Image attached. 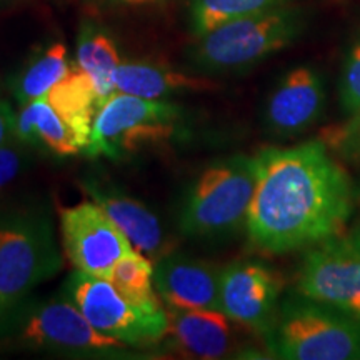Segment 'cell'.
I'll use <instances>...</instances> for the list:
<instances>
[{"instance_id":"1","label":"cell","mask_w":360,"mask_h":360,"mask_svg":"<svg viewBox=\"0 0 360 360\" xmlns=\"http://www.w3.org/2000/svg\"><path fill=\"white\" fill-rule=\"evenodd\" d=\"M257 184L247 215V236L270 255L339 237L354 209L347 172L323 141L270 147L255 155Z\"/></svg>"},{"instance_id":"2","label":"cell","mask_w":360,"mask_h":360,"mask_svg":"<svg viewBox=\"0 0 360 360\" xmlns=\"http://www.w3.org/2000/svg\"><path fill=\"white\" fill-rule=\"evenodd\" d=\"M304 29L302 11L289 4L210 30L195 39L188 60L193 69L204 74H237L289 47Z\"/></svg>"},{"instance_id":"3","label":"cell","mask_w":360,"mask_h":360,"mask_svg":"<svg viewBox=\"0 0 360 360\" xmlns=\"http://www.w3.org/2000/svg\"><path fill=\"white\" fill-rule=\"evenodd\" d=\"M60 269L51 215L39 209L0 212V323Z\"/></svg>"},{"instance_id":"4","label":"cell","mask_w":360,"mask_h":360,"mask_svg":"<svg viewBox=\"0 0 360 360\" xmlns=\"http://www.w3.org/2000/svg\"><path fill=\"white\" fill-rule=\"evenodd\" d=\"M257 184L255 155H231L210 164L179 212V231L188 238H222L244 227Z\"/></svg>"},{"instance_id":"5","label":"cell","mask_w":360,"mask_h":360,"mask_svg":"<svg viewBox=\"0 0 360 360\" xmlns=\"http://www.w3.org/2000/svg\"><path fill=\"white\" fill-rule=\"evenodd\" d=\"M0 344L72 355H114L127 344L94 328L65 294L25 299L0 323Z\"/></svg>"},{"instance_id":"6","label":"cell","mask_w":360,"mask_h":360,"mask_svg":"<svg viewBox=\"0 0 360 360\" xmlns=\"http://www.w3.org/2000/svg\"><path fill=\"white\" fill-rule=\"evenodd\" d=\"M265 342L278 359L359 360L360 319L297 292L278 305Z\"/></svg>"},{"instance_id":"7","label":"cell","mask_w":360,"mask_h":360,"mask_svg":"<svg viewBox=\"0 0 360 360\" xmlns=\"http://www.w3.org/2000/svg\"><path fill=\"white\" fill-rule=\"evenodd\" d=\"M182 114V107L174 102L110 94L98 107L84 154L115 160L142 147L167 142L179 132Z\"/></svg>"},{"instance_id":"8","label":"cell","mask_w":360,"mask_h":360,"mask_svg":"<svg viewBox=\"0 0 360 360\" xmlns=\"http://www.w3.org/2000/svg\"><path fill=\"white\" fill-rule=\"evenodd\" d=\"M65 294L94 328L127 345H148L164 340L169 317L164 309H143L125 299L109 278L74 270Z\"/></svg>"},{"instance_id":"9","label":"cell","mask_w":360,"mask_h":360,"mask_svg":"<svg viewBox=\"0 0 360 360\" xmlns=\"http://www.w3.org/2000/svg\"><path fill=\"white\" fill-rule=\"evenodd\" d=\"M297 292L360 319V247L350 237L312 245L299 269Z\"/></svg>"},{"instance_id":"10","label":"cell","mask_w":360,"mask_h":360,"mask_svg":"<svg viewBox=\"0 0 360 360\" xmlns=\"http://www.w3.org/2000/svg\"><path fill=\"white\" fill-rule=\"evenodd\" d=\"M65 257L74 270L110 278L115 264L134 252V245L92 199L60 210Z\"/></svg>"},{"instance_id":"11","label":"cell","mask_w":360,"mask_h":360,"mask_svg":"<svg viewBox=\"0 0 360 360\" xmlns=\"http://www.w3.org/2000/svg\"><path fill=\"white\" fill-rule=\"evenodd\" d=\"M281 289V278L269 265L238 260L220 270V309L232 322L267 337Z\"/></svg>"},{"instance_id":"12","label":"cell","mask_w":360,"mask_h":360,"mask_svg":"<svg viewBox=\"0 0 360 360\" xmlns=\"http://www.w3.org/2000/svg\"><path fill=\"white\" fill-rule=\"evenodd\" d=\"M326 103V80L321 72L309 65L295 67L278 80L265 102V129L277 137L302 134L321 119Z\"/></svg>"},{"instance_id":"13","label":"cell","mask_w":360,"mask_h":360,"mask_svg":"<svg viewBox=\"0 0 360 360\" xmlns=\"http://www.w3.org/2000/svg\"><path fill=\"white\" fill-rule=\"evenodd\" d=\"M82 191L109 215L112 222L129 238L135 250L152 262L174 250V240L154 210L132 199L119 188L98 179H85Z\"/></svg>"},{"instance_id":"14","label":"cell","mask_w":360,"mask_h":360,"mask_svg":"<svg viewBox=\"0 0 360 360\" xmlns=\"http://www.w3.org/2000/svg\"><path fill=\"white\" fill-rule=\"evenodd\" d=\"M154 285L169 309H220V272L204 260L169 252L154 262Z\"/></svg>"},{"instance_id":"15","label":"cell","mask_w":360,"mask_h":360,"mask_svg":"<svg viewBox=\"0 0 360 360\" xmlns=\"http://www.w3.org/2000/svg\"><path fill=\"white\" fill-rule=\"evenodd\" d=\"M167 317L165 337L179 354L192 359H220L231 352L232 321L222 310L170 309Z\"/></svg>"},{"instance_id":"16","label":"cell","mask_w":360,"mask_h":360,"mask_svg":"<svg viewBox=\"0 0 360 360\" xmlns=\"http://www.w3.org/2000/svg\"><path fill=\"white\" fill-rule=\"evenodd\" d=\"M115 92L129 96L167 101L169 97L186 92H200L212 87L204 77L188 75L172 67L147 60H122L114 74Z\"/></svg>"},{"instance_id":"17","label":"cell","mask_w":360,"mask_h":360,"mask_svg":"<svg viewBox=\"0 0 360 360\" xmlns=\"http://www.w3.org/2000/svg\"><path fill=\"white\" fill-rule=\"evenodd\" d=\"M13 135L29 147L62 159L82 154L74 132L45 97L25 103L15 112Z\"/></svg>"},{"instance_id":"18","label":"cell","mask_w":360,"mask_h":360,"mask_svg":"<svg viewBox=\"0 0 360 360\" xmlns=\"http://www.w3.org/2000/svg\"><path fill=\"white\" fill-rule=\"evenodd\" d=\"M45 98L74 132L75 141L84 154L97 110L103 102L98 97L92 80L77 64H74L67 77L62 79Z\"/></svg>"},{"instance_id":"19","label":"cell","mask_w":360,"mask_h":360,"mask_svg":"<svg viewBox=\"0 0 360 360\" xmlns=\"http://www.w3.org/2000/svg\"><path fill=\"white\" fill-rule=\"evenodd\" d=\"M72 67L74 64L70 62L65 44L53 42L47 45L30 57L12 80L13 101L22 107L37 98H44L62 79L67 77Z\"/></svg>"},{"instance_id":"20","label":"cell","mask_w":360,"mask_h":360,"mask_svg":"<svg viewBox=\"0 0 360 360\" xmlns=\"http://www.w3.org/2000/svg\"><path fill=\"white\" fill-rule=\"evenodd\" d=\"M120 62L119 49L109 32L96 22H84L79 30L75 64L89 75L102 101L115 92L114 74Z\"/></svg>"},{"instance_id":"21","label":"cell","mask_w":360,"mask_h":360,"mask_svg":"<svg viewBox=\"0 0 360 360\" xmlns=\"http://www.w3.org/2000/svg\"><path fill=\"white\" fill-rule=\"evenodd\" d=\"M292 0H192L188 25L195 39L227 22L289 6Z\"/></svg>"},{"instance_id":"22","label":"cell","mask_w":360,"mask_h":360,"mask_svg":"<svg viewBox=\"0 0 360 360\" xmlns=\"http://www.w3.org/2000/svg\"><path fill=\"white\" fill-rule=\"evenodd\" d=\"M109 281L130 302L143 309H164L154 290V262L139 250L130 252L115 264Z\"/></svg>"},{"instance_id":"23","label":"cell","mask_w":360,"mask_h":360,"mask_svg":"<svg viewBox=\"0 0 360 360\" xmlns=\"http://www.w3.org/2000/svg\"><path fill=\"white\" fill-rule=\"evenodd\" d=\"M339 102L345 115L352 117L360 114V37L350 47L342 67Z\"/></svg>"},{"instance_id":"24","label":"cell","mask_w":360,"mask_h":360,"mask_svg":"<svg viewBox=\"0 0 360 360\" xmlns=\"http://www.w3.org/2000/svg\"><path fill=\"white\" fill-rule=\"evenodd\" d=\"M32 147L13 135L0 146V192L6 191L32 162Z\"/></svg>"},{"instance_id":"25","label":"cell","mask_w":360,"mask_h":360,"mask_svg":"<svg viewBox=\"0 0 360 360\" xmlns=\"http://www.w3.org/2000/svg\"><path fill=\"white\" fill-rule=\"evenodd\" d=\"M323 142L327 147L334 148L344 159L360 160V114L349 117V120L340 127H335L323 134Z\"/></svg>"},{"instance_id":"26","label":"cell","mask_w":360,"mask_h":360,"mask_svg":"<svg viewBox=\"0 0 360 360\" xmlns=\"http://www.w3.org/2000/svg\"><path fill=\"white\" fill-rule=\"evenodd\" d=\"M15 130V112L7 101H0V146L13 137Z\"/></svg>"},{"instance_id":"27","label":"cell","mask_w":360,"mask_h":360,"mask_svg":"<svg viewBox=\"0 0 360 360\" xmlns=\"http://www.w3.org/2000/svg\"><path fill=\"white\" fill-rule=\"evenodd\" d=\"M94 2L103 7H142L165 2V0H94Z\"/></svg>"},{"instance_id":"28","label":"cell","mask_w":360,"mask_h":360,"mask_svg":"<svg viewBox=\"0 0 360 360\" xmlns=\"http://www.w3.org/2000/svg\"><path fill=\"white\" fill-rule=\"evenodd\" d=\"M350 238H352V242L355 245H359L360 247V225H357V227H355V231L352 232V236H349Z\"/></svg>"},{"instance_id":"29","label":"cell","mask_w":360,"mask_h":360,"mask_svg":"<svg viewBox=\"0 0 360 360\" xmlns=\"http://www.w3.org/2000/svg\"><path fill=\"white\" fill-rule=\"evenodd\" d=\"M17 2V0H0V7H6V6H11V4Z\"/></svg>"},{"instance_id":"30","label":"cell","mask_w":360,"mask_h":360,"mask_svg":"<svg viewBox=\"0 0 360 360\" xmlns=\"http://www.w3.org/2000/svg\"><path fill=\"white\" fill-rule=\"evenodd\" d=\"M0 101H4V87H2V84H0Z\"/></svg>"}]
</instances>
